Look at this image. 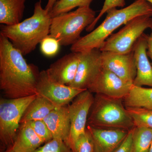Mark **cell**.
Here are the masks:
<instances>
[{"instance_id": "obj_17", "label": "cell", "mask_w": 152, "mask_h": 152, "mask_svg": "<svg viewBox=\"0 0 152 152\" xmlns=\"http://www.w3.org/2000/svg\"><path fill=\"white\" fill-rule=\"evenodd\" d=\"M44 142L36 134L28 122L20 125L17 137L11 148L16 152H33Z\"/></svg>"}, {"instance_id": "obj_8", "label": "cell", "mask_w": 152, "mask_h": 152, "mask_svg": "<svg viewBox=\"0 0 152 152\" xmlns=\"http://www.w3.org/2000/svg\"><path fill=\"white\" fill-rule=\"evenodd\" d=\"M94 99L93 93L86 90L79 94L69 104L70 131L66 143L73 152H76L75 146L78 138L86 130L88 117Z\"/></svg>"}, {"instance_id": "obj_9", "label": "cell", "mask_w": 152, "mask_h": 152, "mask_svg": "<svg viewBox=\"0 0 152 152\" xmlns=\"http://www.w3.org/2000/svg\"><path fill=\"white\" fill-rule=\"evenodd\" d=\"M81 89L55 81L46 70L40 72L36 88L37 94L45 98L56 107L68 105L82 92Z\"/></svg>"}, {"instance_id": "obj_12", "label": "cell", "mask_w": 152, "mask_h": 152, "mask_svg": "<svg viewBox=\"0 0 152 152\" xmlns=\"http://www.w3.org/2000/svg\"><path fill=\"white\" fill-rule=\"evenodd\" d=\"M102 62L103 68L114 73L124 80L133 84L137 75L133 51L126 54L102 52Z\"/></svg>"}, {"instance_id": "obj_7", "label": "cell", "mask_w": 152, "mask_h": 152, "mask_svg": "<svg viewBox=\"0 0 152 152\" xmlns=\"http://www.w3.org/2000/svg\"><path fill=\"white\" fill-rule=\"evenodd\" d=\"M152 26V17L142 15L136 17L127 22L118 32L108 38L101 46L100 50L119 54L131 53L144 31Z\"/></svg>"}, {"instance_id": "obj_27", "label": "cell", "mask_w": 152, "mask_h": 152, "mask_svg": "<svg viewBox=\"0 0 152 152\" xmlns=\"http://www.w3.org/2000/svg\"><path fill=\"white\" fill-rule=\"evenodd\" d=\"M27 122L29 123L36 134L45 143L53 139L50 131L43 120L31 121Z\"/></svg>"}, {"instance_id": "obj_33", "label": "cell", "mask_w": 152, "mask_h": 152, "mask_svg": "<svg viewBox=\"0 0 152 152\" xmlns=\"http://www.w3.org/2000/svg\"><path fill=\"white\" fill-rule=\"evenodd\" d=\"M147 2L151 4L152 5V0H145Z\"/></svg>"}, {"instance_id": "obj_28", "label": "cell", "mask_w": 152, "mask_h": 152, "mask_svg": "<svg viewBox=\"0 0 152 152\" xmlns=\"http://www.w3.org/2000/svg\"><path fill=\"white\" fill-rule=\"evenodd\" d=\"M126 5L125 0H105L103 6L99 13L96 17L94 22L86 28L87 31L91 32L94 29L95 27L104 14L111 9L117 7H123Z\"/></svg>"}, {"instance_id": "obj_11", "label": "cell", "mask_w": 152, "mask_h": 152, "mask_svg": "<svg viewBox=\"0 0 152 152\" xmlns=\"http://www.w3.org/2000/svg\"><path fill=\"white\" fill-rule=\"evenodd\" d=\"M133 85L111 71L102 68L88 90L92 93L123 99L129 94Z\"/></svg>"}, {"instance_id": "obj_22", "label": "cell", "mask_w": 152, "mask_h": 152, "mask_svg": "<svg viewBox=\"0 0 152 152\" xmlns=\"http://www.w3.org/2000/svg\"><path fill=\"white\" fill-rule=\"evenodd\" d=\"M136 127L152 129V109L126 107Z\"/></svg>"}, {"instance_id": "obj_30", "label": "cell", "mask_w": 152, "mask_h": 152, "mask_svg": "<svg viewBox=\"0 0 152 152\" xmlns=\"http://www.w3.org/2000/svg\"><path fill=\"white\" fill-rule=\"evenodd\" d=\"M150 29L151 30V33L149 35H147V45H148L147 54L148 56L150 57V58L152 62V26Z\"/></svg>"}, {"instance_id": "obj_20", "label": "cell", "mask_w": 152, "mask_h": 152, "mask_svg": "<svg viewBox=\"0 0 152 152\" xmlns=\"http://www.w3.org/2000/svg\"><path fill=\"white\" fill-rule=\"evenodd\" d=\"M125 107L152 109V88L133 85L129 94L123 99Z\"/></svg>"}, {"instance_id": "obj_31", "label": "cell", "mask_w": 152, "mask_h": 152, "mask_svg": "<svg viewBox=\"0 0 152 152\" xmlns=\"http://www.w3.org/2000/svg\"><path fill=\"white\" fill-rule=\"evenodd\" d=\"M58 1V0H48V3L45 7V9L50 12L53 7L55 4Z\"/></svg>"}, {"instance_id": "obj_13", "label": "cell", "mask_w": 152, "mask_h": 152, "mask_svg": "<svg viewBox=\"0 0 152 152\" xmlns=\"http://www.w3.org/2000/svg\"><path fill=\"white\" fill-rule=\"evenodd\" d=\"M147 36L144 33L133 48L137 69L133 85L136 86H148L152 88V66L147 54Z\"/></svg>"}, {"instance_id": "obj_18", "label": "cell", "mask_w": 152, "mask_h": 152, "mask_svg": "<svg viewBox=\"0 0 152 152\" xmlns=\"http://www.w3.org/2000/svg\"><path fill=\"white\" fill-rule=\"evenodd\" d=\"M26 0H0V23L12 26L21 22Z\"/></svg>"}, {"instance_id": "obj_19", "label": "cell", "mask_w": 152, "mask_h": 152, "mask_svg": "<svg viewBox=\"0 0 152 152\" xmlns=\"http://www.w3.org/2000/svg\"><path fill=\"white\" fill-rule=\"evenodd\" d=\"M56 107L46 99L37 95V97L25 111L20 124L31 121L43 120Z\"/></svg>"}, {"instance_id": "obj_29", "label": "cell", "mask_w": 152, "mask_h": 152, "mask_svg": "<svg viewBox=\"0 0 152 152\" xmlns=\"http://www.w3.org/2000/svg\"><path fill=\"white\" fill-rule=\"evenodd\" d=\"M133 129L129 131L124 140L114 152H132Z\"/></svg>"}, {"instance_id": "obj_23", "label": "cell", "mask_w": 152, "mask_h": 152, "mask_svg": "<svg viewBox=\"0 0 152 152\" xmlns=\"http://www.w3.org/2000/svg\"><path fill=\"white\" fill-rule=\"evenodd\" d=\"M93 0H58L50 12L52 18L71 12L75 8L90 7Z\"/></svg>"}, {"instance_id": "obj_5", "label": "cell", "mask_w": 152, "mask_h": 152, "mask_svg": "<svg viewBox=\"0 0 152 152\" xmlns=\"http://www.w3.org/2000/svg\"><path fill=\"white\" fill-rule=\"evenodd\" d=\"M96 18V12L90 7H79L75 10L60 14L52 18L49 35L56 39L61 45H72Z\"/></svg>"}, {"instance_id": "obj_2", "label": "cell", "mask_w": 152, "mask_h": 152, "mask_svg": "<svg viewBox=\"0 0 152 152\" xmlns=\"http://www.w3.org/2000/svg\"><path fill=\"white\" fill-rule=\"evenodd\" d=\"M107 13L105 18L99 26L72 45V52L83 53L99 49L112 33L122 25L140 16L152 17V5L145 0H136L126 7L111 9Z\"/></svg>"}, {"instance_id": "obj_16", "label": "cell", "mask_w": 152, "mask_h": 152, "mask_svg": "<svg viewBox=\"0 0 152 152\" xmlns=\"http://www.w3.org/2000/svg\"><path fill=\"white\" fill-rule=\"evenodd\" d=\"M43 121L50 131L53 138L67 142L70 131L69 105L55 108Z\"/></svg>"}, {"instance_id": "obj_15", "label": "cell", "mask_w": 152, "mask_h": 152, "mask_svg": "<svg viewBox=\"0 0 152 152\" xmlns=\"http://www.w3.org/2000/svg\"><path fill=\"white\" fill-rule=\"evenodd\" d=\"M97 152H114L124 140L130 130L87 126Z\"/></svg>"}, {"instance_id": "obj_1", "label": "cell", "mask_w": 152, "mask_h": 152, "mask_svg": "<svg viewBox=\"0 0 152 152\" xmlns=\"http://www.w3.org/2000/svg\"><path fill=\"white\" fill-rule=\"evenodd\" d=\"M40 72L29 64L8 39L0 34V89L7 99L37 94Z\"/></svg>"}, {"instance_id": "obj_6", "label": "cell", "mask_w": 152, "mask_h": 152, "mask_svg": "<svg viewBox=\"0 0 152 152\" xmlns=\"http://www.w3.org/2000/svg\"><path fill=\"white\" fill-rule=\"evenodd\" d=\"M37 94L18 99L0 100V141L1 150L4 151L13 145L21 120L28 106Z\"/></svg>"}, {"instance_id": "obj_32", "label": "cell", "mask_w": 152, "mask_h": 152, "mask_svg": "<svg viewBox=\"0 0 152 152\" xmlns=\"http://www.w3.org/2000/svg\"><path fill=\"white\" fill-rule=\"evenodd\" d=\"M3 152H15V151H14L12 149V148H8L6 149L5 151H4Z\"/></svg>"}, {"instance_id": "obj_3", "label": "cell", "mask_w": 152, "mask_h": 152, "mask_svg": "<svg viewBox=\"0 0 152 152\" xmlns=\"http://www.w3.org/2000/svg\"><path fill=\"white\" fill-rule=\"evenodd\" d=\"M52 18L50 13L43 8L41 1H39L35 4L31 16L17 24L2 25L0 34L7 38L23 56H26L50 34Z\"/></svg>"}, {"instance_id": "obj_34", "label": "cell", "mask_w": 152, "mask_h": 152, "mask_svg": "<svg viewBox=\"0 0 152 152\" xmlns=\"http://www.w3.org/2000/svg\"><path fill=\"white\" fill-rule=\"evenodd\" d=\"M149 152H152V142L151 145V147H150V148L149 151Z\"/></svg>"}, {"instance_id": "obj_26", "label": "cell", "mask_w": 152, "mask_h": 152, "mask_svg": "<svg viewBox=\"0 0 152 152\" xmlns=\"http://www.w3.org/2000/svg\"><path fill=\"white\" fill-rule=\"evenodd\" d=\"M76 152H94L95 144L89 131L86 129V132L78 138L75 144Z\"/></svg>"}, {"instance_id": "obj_35", "label": "cell", "mask_w": 152, "mask_h": 152, "mask_svg": "<svg viewBox=\"0 0 152 152\" xmlns=\"http://www.w3.org/2000/svg\"><path fill=\"white\" fill-rule=\"evenodd\" d=\"M94 152H97V151H96V149H95V151H94Z\"/></svg>"}, {"instance_id": "obj_14", "label": "cell", "mask_w": 152, "mask_h": 152, "mask_svg": "<svg viewBox=\"0 0 152 152\" xmlns=\"http://www.w3.org/2000/svg\"><path fill=\"white\" fill-rule=\"evenodd\" d=\"M80 53L72 52L60 58L46 70L50 77L55 81L69 86L75 77Z\"/></svg>"}, {"instance_id": "obj_24", "label": "cell", "mask_w": 152, "mask_h": 152, "mask_svg": "<svg viewBox=\"0 0 152 152\" xmlns=\"http://www.w3.org/2000/svg\"><path fill=\"white\" fill-rule=\"evenodd\" d=\"M33 152H73L64 141L53 138Z\"/></svg>"}, {"instance_id": "obj_4", "label": "cell", "mask_w": 152, "mask_h": 152, "mask_svg": "<svg viewBox=\"0 0 152 152\" xmlns=\"http://www.w3.org/2000/svg\"><path fill=\"white\" fill-rule=\"evenodd\" d=\"M87 124L94 127L130 130L134 127L123 99L96 94Z\"/></svg>"}, {"instance_id": "obj_10", "label": "cell", "mask_w": 152, "mask_h": 152, "mask_svg": "<svg viewBox=\"0 0 152 152\" xmlns=\"http://www.w3.org/2000/svg\"><path fill=\"white\" fill-rule=\"evenodd\" d=\"M102 68V52L99 49L80 53L75 77L69 86L81 89L88 90Z\"/></svg>"}, {"instance_id": "obj_25", "label": "cell", "mask_w": 152, "mask_h": 152, "mask_svg": "<svg viewBox=\"0 0 152 152\" xmlns=\"http://www.w3.org/2000/svg\"><path fill=\"white\" fill-rule=\"evenodd\" d=\"M40 44L42 53L47 57H53L56 55L61 45L56 39L50 35L44 38Z\"/></svg>"}, {"instance_id": "obj_21", "label": "cell", "mask_w": 152, "mask_h": 152, "mask_svg": "<svg viewBox=\"0 0 152 152\" xmlns=\"http://www.w3.org/2000/svg\"><path fill=\"white\" fill-rule=\"evenodd\" d=\"M152 142V129H133L132 152H149Z\"/></svg>"}]
</instances>
